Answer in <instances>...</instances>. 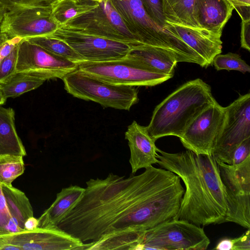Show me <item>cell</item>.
<instances>
[{"instance_id":"cell-1","label":"cell","mask_w":250,"mask_h":250,"mask_svg":"<svg viewBox=\"0 0 250 250\" xmlns=\"http://www.w3.org/2000/svg\"><path fill=\"white\" fill-rule=\"evenodd\" d=\"M86 185L81 199L57 226L83 243L146 231L173 219L185 192L178 175L153 166L127 178L111 172Z\"/></svg>"},{"instance_id":"cell-2","label":"cell","mask_w":250,"mask_h":250,"mask_svg":"<svg viewBox=\"0 0 250 250\" xmlns=\"http://www.w3.org/2000/svg\"><path fill=\"white\" fill-rule=\"evenodd\" d=\"M158 164L183 181L185 186L178 212L173 219L198 226L224 223L226 193L212 155L189 150L171 153L157 148Z\"/></svg>"},{"instance_id":"cell-3","label":"cell","mask_w":250,"mask_h":250,"mask_svg":"<svg viewBox=\"0 0 250 250\" xmlns=\"http://www.w3.org/2000/svg\"><path fill=\"white\" fill-rule=\"evenodd\" d=\"M211 87L200 78L183 84L158 104L146 126L156 141L167 136L180 138L193 120L214 103Z\"/></svg>"},{"instance_id":"cell-4","label":"cell","mask_w":250,"mask_h":250,"mask_svg":"<svg viewBox=\"0 0 250 250\" xmlns=\"http://www.w3.org/2000/svg\"><path fill=\"white\" fill-rule=\"evenodd\" d=\"M129 31L141 44L167 50L176 57L178 62H202L186 44L165 32L149 17L141 0H110Z\"/></svg>"},{"instance_id":"cell-5","label":"cell","mask_w":250,"mask_h":250,"mask_svg":"<svg viewBox=\"0 0 250 250\" xmlns=\"http://www.w3.org/2000/svg\"><path fill=\"white\" fill-rule=\"evenodd\" d=\"M62 80L67 93L80 99L97 103L104 107L129 110L139 101L138 90L134 86L109 83L78 68Z\"/></svg>"},{"instance_id":"cell-6","label":"cell","mask_w":250,"mask_h":250,"mask_svg":"<svg viewBox=\"0 0 250 250\" xmlns=\"http://www.w3.org/2000/svg\"><path fill=\"white\" fill-rule=\"evenodd\" d=\"M210 242L201 226L172 219L145 231L140 250H206Z\"/></svg>"},{"instance_id":"cell-7","label":"cell","mask_w":250,"mask_h":250,"mask_svg":"<svg viewBox=\"0 0 250 250\" xmlns=\"http://www.w3.org/2000/svg\"><path fill=\"white\" fill-rule=\"evenodd\" d=\"M60 27L131 46L143 45L127 29L110 0H102L94 8L70 20Z\"/></svg>"},{"instance_id":"cell-8","label":"cell","mask_w":250,"mask_h":250,"mask_svg":"<svg viewBox=\"0 0 250 250\" xmlns=\"http://www.w3.org/2000/svg\"><path fill=\"white\" fill-rule=\"evenodd\" d=\"M226 193L227 212L224 222L250 228V156L235 165L217 161Z\"/></svg>"},{"instance_id":"cell-9","label":"cell","mask_w":250,"mask_h":250,"mask_svg":"<svg viewBox=\"0 0 250 250\" xmlns=\"http://www.w3.org/2000/svg\"><path fill=\"white\" fill-rule=\"evenodd\" d=\"M78 69L99 80L118 85L153 86L173 76L141 67L126 58L104 62L83 61Z\"/></svg>"},{"instance_id":"cell-10","label":"cell","mask_w":250,"mask_h":250,"mask_svg":"<svg viewBox=\"0 0 250 250\" xmlns=\"http://www.w3.org/2000/svg\"><path fill=\"white\" fill-rule=\"evenodd\" d=\"M226 109V120L212 155L216 161L229 164L233 150L250 138V92L240 95Z\"/></svg>"},{"instance_id":"cell-11","label":"cell","mask_w":250,"mask_h":250,"mask_svg":"<svg viewBox=\"0 0 250 250\" xmlns=\"http://www.w3.org/2000/svg\"><path fill=\"white\" fill-rule=\"evenodd\" d=\"M50 5L26 6L7 11L0 24V32L11 38L50 35L60 26L52 16Z\"/></svg>"},{"instance_id":"cell-12","label":"cell","mask_w":250,"mask_h":250,"mask_svg":"<svg viewBox=\"0 0 250 250\" xmlns=\"http://www.w3.org/2000/svg\"><path fill=\"white\" fill-rule=\"evenodd\" d=\"M226 117V107L216 101L189 124L179 138L188 150L198 154L212 155Z\"/></svg>"},{"instance_id":"cell-13","label":"cell","mask_w":250,"mask_h":250,"mask_svg":"<svg viewBox=\"0 0 250 250\" xmlns=\"http://www.w3.org/2000/svg\"><path fill=\"white\" fill-rule=\"evenodd\" d=\"M48 35L65 42L84 61L98 62L122 59L125 58L134 46L60 27Z\"/></svg>"},{"instance_id":"cell-14","label":"cell","mask_w":250,"mask_h":250,"mask_svg":"<svg viewBox=\"0 0 250 250\" xmlns=\"http://www.w3.org/2000/svg\"><path fill=\"white\" fill-rule=\"evenodd\" d=\"M5 244L21 250H83L85 243L58 228L37 227L0 235Z\"/></svg>"},{"instance_id":"cell-15","label":"cell","mask_w":250,"mask_h":250,"mask_svg":"<svg viewBox=\"0 0 250 250\" xmlns=\"http://www.w3.org/2000/svg\"><path fill=\"white\" fill-rule=\"evenodd\" d=\"M164 30L186 44L199 57L203 67L212 64L214 58L222 52L221 35L204 28L195 29L166 22Z\"/></svg>"},{"instance_id":"cell-16","label":"cell","mask_w":250,"mask_h":250,"mask_svg":"<svg viewBox=\"0 0 250 250\" xmlns=\"http://www.w3.org/2000/svg\"><path fill=\"white\" fill-rule=\"evenodd\" d=\"M77 63L55 55L26 39L19 43L16 71L27 70H62L72 72Z\"/></svg>"},{"instance_id":"cell-17","label":"cell","mask_w":250,"mask_h":250,"mask_svg":"<svg viewBox=\"0 0 250 250\" xmlns=\"http://www.w3.org/2000/svg\"><path fill=\"white\" fill-rule=\"evenodd\" d=\"M125 135L130 150L129 162L132 174H135L140 169L157 164V147L146 126L141 125L133 121L128 125Z\"/></svg>"},{"instance_id":"cell-18","label":"cell","mask_w":250,"mask_h":250,"mask_svg":"<svg viewBox=\"0 0 250 250\" xmlns=\"http://www.w3.org/2000/svg\"><path fill=\"white\" fill-rule=\"evenodd\" d=\"M69 72H71L44 69L15 72L6 80L0 82V86L7 98H15L37 88L46 81L57 78L62 79Z\"/></svg>"},{"instance_id":"cell-19","label":"cell","mask_w":250,"mask_h":250,"mask_svg":"<svg viewBox=\"0 0 250 250\" xmlns=\"http://www.w3.org/2000/svg\"><path fill=\"white\" fill-rule=\"evenodd\" d=\"M126 58L146 69L173 76L178 62L167 50L144 44L132 46Z\"/></svg>"},{"instance_id":"cell-20","label":"cell","mask_w":250,"mask_h":250,"mask_svg":"<svg viewBox=\"0 0 250 250\" xmlns=\"http://www.w3.org/2000/svg\"><path fill=\"white\" fill-rule=\"evenodd\" d=\"M85 188L77 185L62 188L51 205L38 219V227L57 228L82 198Z\"/></svg>"},{"instance_id":"cell-21","label":"cell","mask_w":250,"mask_h":250,"mask_svg":"<svg viewBox=\"0 0 250 250\" xmlns=\"http://www.w3.org/2000/svg\"><path fill=\"white\" fill-rule=\"evenodd\" d=\"M195 9L201 27L222 35L234 7L227 0H196Z\"/></svg>"},{"instance_id":"cell-22","label":"cell","mask_w":250,"mask_h":250,"mask_svg":"<svg viewBox=\"0 0 250 250\" xmlns=\"http://www.w3.org/2000/svg\"><path fill=\"white\" fill-rule=\"evenodd\" d=\"M2 154L23 157L26 152L16 131L14 109L0 105V155Z\"/></svg>"},{"instance_id":"cell-23","label":"cell","mask_w":250,"mask_h":250,"mask_svg":"<svg viewBox=\"0 0 250 250\" xmlns=\"http://www.w3.org/2000/svg\"><path fill=\"white\" fill-rule=\"evenodd\" d=\"M196 0H161L166 22L191 28H202L197 19Z\"/></svg>"},{"instance_id":"cell-24","label":"cell","mask_w":250,"mask_h":250,"mask_svg":"<svg viewBox=\"0 0 250 250\" xmlns=\"http://www.w3.org/2000/svg\"><path fill=\"white\" fill-rule=\"evenodd\" d=\"M6 205L12 218L24 230L25 221L33 216V210L25 193L14 188L1 185Z\"/></svg>"},{"instance_id":"cell-25","label":"cell","mask_w":250,"mask_h":250,"mask_svg":"<svg viewBox=\"0 0 250 250\" xmlns=\"http://www.w3.org/2000/svg\"><path fill=\"white\" fill-rule=\"evenodd\" d=\"M98 4V2L91 0H55L51 4V14L60 27L70 20L94 8Z\"/></svg>"},{"instance_id":"cell-26","label":"cell","mask_w":250,"mask_h":250,"mask_svg":"<svg viewBox=\"0 0 250 250\" xmlns=\"http://www.w3.org/2000/svg\"><path fill=\"white\" fill-rule=\"evenodd\" d=\"M50 53L77 64L84 61L70 46L64 42L48 35L24 39Z\"/></svg>"},{"instance_id":"cell-27","label":"cell","mask_w":250,"mask_h":250,"mask_svg":"<svg viewBox=\"0 0 250 250\" xmlns=\"http://www.w3.org/2000/svg\"><path fill=\"white\" fill-rule=\"evenodd\" d=\"M25 170L23 156L12 154L0 155V183L11 186L12 182Z\"/></svg>"},{"instance_id":"cell-28","label":"cell","mask_w":250,"mask_h":250,"mask_svg":"<svg viewBox=\"0 0 250 250\" xmlns=\"http://www.w3.org/2000/svg\"><path fill=\"white\" fill-rule=\"evenodd\" d=\"M212 64L217 71L227 70H236L243 73L250 72V66L239 55L234 53L217 55L213 59Z\"/></svg>"},{"instance_id":"cell-29","label":"cell","mask_w":250,"mask_h":250,"mask_svg":"<svg viewBox=\"0 0 250 250\" xmlns=\"http://www.w3.org/2000/svg\"><path fill=\"white\" fill-rule=\"evenodd\" d=\"M141 1L149 17L164 30L166 22L163 13L161 0H141Z\"/></svg>"},{"instance_id":"cell-30","label":"cell","mask_w":250,"mask_h":250,"mask_svg":"<svg viewBox=\"0 0 250 250\" xmlns=\"http://www.w3.org/2000/svg\"><path fill=\"white\" fill-rule=\"evenodd\" d=\"M19 45L0 62V82L4 81L15 72Z\"/></svg>"},{"instance_id":"cell-31","label":"cell","mask_w":250,"mask_h":250,"mask_svg":"<svg viewBox=\"0 0 250 250\" xmlns=\"http://www.w3.org/2000/svg\"><path fill=\"white\" fill-rule=\"evenodd\" d=\"M55 0H0L7 11L26 6L50 5Z\"/></svg>"},{"instance_id":"cell-32","label":"cell","mask_w":250,"mask_h":250,"mask_svg":"<svg viewBox=\"0 0 250 250\" xmlns=\"http://www.w3.org/2000/svg\"><path fill=\"white\" fill-rule=\"evenodd\" d=\"M22 39L18 37L11 38L6 34L0 32V62L10 54Z\"/></svg>"},{"instance_id":"cell-33","label":"cell","mask_w":250,"mask_h":250,"mask_svg":"<svg viewBox=\"0 0 250 250\" xmlns=\"http://www.w3.org/2000/svg\"><path fill=\"white\" fill-rule=\"evenodd\" d=\"M250 156V138L240 144L232 151L229 165H238Z\"/></svg>"},{"instance_id":"cell-34","label":"cell","mask_w":250,"mask_h":250,"mask_svg":"<svg viewBox=\"0 0 250 250\" xmlns=\"http://www.w3.org/2000/svg\"><path fill=\"white\" fill-rule=\"evenodd\" d=\"M11 218L0 183V235L9 233L8 225Z\"/></svg>"},{"instance_id":"cell-35","label":"cell","mask_w":250,"mask_h":250,"mask_svg":"<svg viewBox=\"0 0 250 250\" xmlns=\"http://www.w3.org/2000/svg\"><path fill=\"white\" fill-rule=\"evenodd\" d=\"M241 47L250 51V18L242 19Z\"/></svg>"},{"instance_id":"cell-36","label":"cell","mask_w":250,"mask_h":250,"mask_svg":"<svg viewBox=\"0 0 250 250\" xmlns=\"http://www.w3.org/2000/svg\"><path fill=\"white\" fill-rule=\"evenodd\" d=\"M232 250H250V229L241 236L232 239Z\"/></svg>"},{"instance_id":"cell-37","label":"cell","mask_w":250,"mask_h":250,"mask_svg":"<svg viewBox=\"0 0 250 250\" xmlns=\"http://www.w3.org/2000/svg\"><path fill=\"white\" fill-rule=\"evenodd\" d=\"M232 242L231 238L221 239L213 249L216 250H232Z\"/></svg>"},{"instance_id":"cell-38","label":"cell","mask_w":250,"mask_h":250,"mask_svg":"<svg viewBox=\"0 0 250 250\" xmlns=\"http://www.w3.org/2000/svg\"><path fill=\"white\" fill-rule=\"evenodd\" d=\"M38 226V219L34 217V216L30 217L24 223V230H32L36 229Z\"/></svg>"},{"instance_id":"cell-39","label":"cell","mask_w":250,"mask_h":250,"mask_svg":"<svg viewBox=\"0 0 250 250\" xmlns=\"http://www.w3.org/2000/svg\"><path fill=\"white\" fill-rule=\"evenodd\" d=\"M235 8L250 6V0H227Z\"/></svg>"},{"instance_id":"cell-40","label":"cell","mask_w":250,"mask_h":250,"mask_svg":"<svg viewBox=\"0 0 250 250\" xmlns=\"http://www.w3.org/2000/svg\"><path fill=\"white\" fill-rule=\"evenodd\" d=\"M8 230L9 233H14L22 231L17 224L11 218L8 225Z\"/></svg>"},{"instance_id":"cell-41","label":"cell","mask_w":250,"mask_h":250,"mask_svg":"<svg viewBox=\"0 0 250 250\" xmlns=\"http://www.w3.org/2000/svg\"><path fill=\"white\" fill-rule=\"evenodd\" d=\"M7 11L5 7L0 3V24L2 21L5 13Z\"/></svg>"},{"instance_id":"cell-42","label":"cell","mask_w":250,"mask_h":250,"mask_svg":"<svg viewBox=\"0 0 250 250\" xmlns=\"http://www.w3.org/2000/svg\"><path fill=\"white\" fill-rule=\"evenodd\" d=\"M7 99L0 86V105L4 104Z\"/></svg>"},{"instance_id":"cell-43","label":"cell","mask_w":250,"mask_h":250,"mask_svg":"<svg viewBox=\"0 0 250 250\" xmlns=\"http://www.w3.org/2000/svg\"><path fill=\"white\" fill-rule=\"evenodd\" d=\"M92 1H96V2H99L101 1L102 0H91Z\"/></svg>"},{"instance_id":"cell-44","label":"cell","mask_w":250,"mask_h":250,"mask_svg":"<svg viewBox=\"0 0 250 250\" xmlns=\"http://www.w3.org/2000/svg\"></svg>"}]
</instances>
